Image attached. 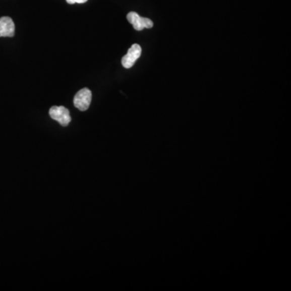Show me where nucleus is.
Masks as SVG:
<instances>
[{"instance_id": "nucleus-1", "label": "nucleus", "mask_w": 291, "mask_h": 291, "mask_svg": "<svg viewBox=\"0 0 291 291\" xmlns=\"http://www.w3.org/2000/svg\"><path fill=\"white\" fill-rule=\"evenodd\" d=\"M49 116L51 119L57 121L63 127H68L72 122L69 110L64 106H53L49 109Z\"/></svg>"}, {"instance_id": "nucleus-2", "label": "nucleus", "mask_w": 291, "mask_h": 291, "mask_svg": "<svg viewBox=\"0 0 291 291\" xmlns=\"http://www.w3.org/2000/svg\"><path fill=\"white\" fill-rule=\"evenodd\" d=\"M92 101V92L88 88L80 90L74 98V104L80 111H86L89 108Z\"/></svg>"}, {"instance_id": "nucleus-3", "label": "nucleus", "mask_w": 291, "mask_h": 291, "mask_svg": "<svg viewBox=\"0 0 291 291\" xmlns=\"http://www.w3.org/2000/svg\"><path fill=\"white\" fill-rule=\"evenodd\" d=\"M127 20L137 31L143 30L144 29H151L154 25L150 19L141 17L138 13L135 12H131L127 15Z\"/></svg>"}, {"instance_id": "nucleus-4", "label": "nucleus", "mask_w": 291, "mask_h": 291, "mask_svg": "<svg viewBox=\"0 0 291 291\" xmlns=\"http://www.w3.org/2000/svg\"><path fill=\"white\" fill-rule=\"evenodd\" d=\"M142 53V48L138 44H135L130 48L127 54L122 60L123 67L127 69L132 68L135 65V62L139 59Z\"/></svg>"}, {"instance_id": "nucleus-5", "label": "nucleus", "mask_w": 291, "mask_h": 291, "mask_svg": "<svg viewBox=\"0 0 291 291\" xmlns=\"http://www.w3.org/2000/svg\"><path fill=\"white\" fill-rule=\"evenodd\" d=\"M15 35V24L9 17L0 18V37H12Z\"/></svg>"}, {"instance_id": "nucleus-6", "label": "nucleus", "mask_w": 291, "mask_h": 291, "mask_svg": "<svg viewBox=\"0 0 291 291\" xmlns=\"http://www.w3.org/2000/svg\"><path fill=\"white\" fill-rule=\"evenodd\" d=\"M88 0H67V2L70 5H74V4H84V3L87 2Z\"/></svg>"}]
</instances>
